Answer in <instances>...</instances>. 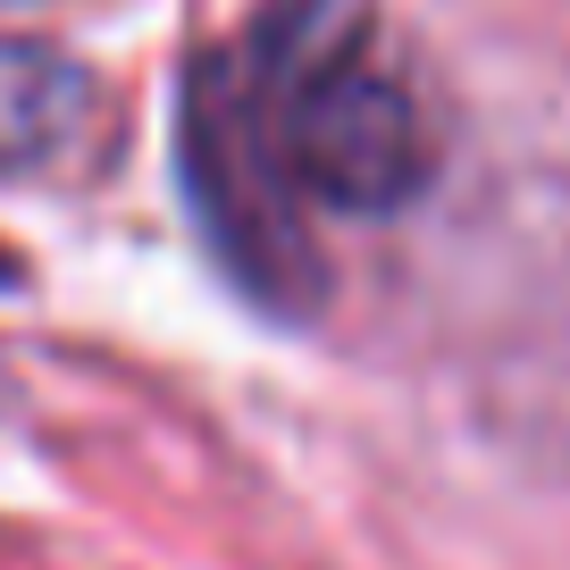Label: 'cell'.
<instances>
[{
    "label": "cell",
    "instance_id": "7a4b0ae2",
    "mask_svg": "<svg viewBox=\"0 0 570 570\" xmlns=\"http://www.w3.org/2000/svg\"><path fill=\"white\" fill-rule=\"evenodd\" d=\"M177 177L202 244L235 277L252 311L268 320H311L327 303V261L311 244L303 185L285 177L277 135L261 118L244 51H194L177 85Z\"/></svg>",
    "mask_w": 570,
    "mask_h": 570
},
{
    "label": "cell",
    "instance_id": "3957f363",
    "mask_svg": "<svg viewBox=\"0 0 570 570\" xmlns=\"http://www.w3.org/2000/svg\"><path fill=\"white\" fill-rule=\"evenodd\" d=\"M0 285H18V261H9V252H0Z\"/></svg>",
    "mask_w": 570,
    "mask_h": 570
},
{
    "label": "cell",
    "instance_id": "6da1fadb",
    "mask_svg": "<svg viewBox=\"0 0 570 570\" xmlns=\"http://www.w3.org/2000/svg\"><path fill=\"white\" fill-rule=\"evenodd\" d=\"M285 177L327 210H403L428 177L411 92L370 51V0H268L244 51Z\"/></svg>",
    "mask_w": 570,
    "mask_h": 570
}]
</instances>
